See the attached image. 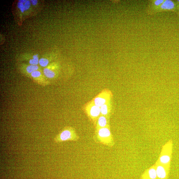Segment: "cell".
<instances>
[{
    "label": "cell",
    "instance_id": "obj_1",
    "mask_svg": "<svg viewBox=\"0 0 179 179\" xmlns=\"http://www.w3.org/2000/svg\"><path fill=\"white\" fill-rule=\"evenodd\" d=\"M79 137L73 129L66 127L54 139V142L59 143L64 141H77Z\"/></svg>",
    "mask_w": 179,
    "mask_h": 179
},
{
    "label": "cell",
    "instance_id": "obj_2",
    "mask_svg": "<svg viewBox=\"0 0 179 179\" xmlns=\"http://www.w3.org/2000/svg\"><path fill=\"white\" fill-rule=\"evenodd\" d=\"M172 146L171 141H169L164 145L162 149L157 163L170 168L171 161Z\"/></svg>",
    "mask_w": 179,
    "mask_h": 179
},
{
    "label": "cell",
    "instance_id": "obj_3",
    "mask_svg": "<svg viewBox=\"0 0 179 179\" xmlns=\"http://www.w3.org/2000/svg\"><path fill=\"white\" fill-rule=\"evenodd\" d=\"M155 166L158 179H167L170 168L157 163Z\"/></svg>",
    "mask_w": 179,
    "mask_h": 179
},
{
    "label": "cell",
    "instance_id": "obj_4",
    "mask_svg": "<svg viewBox=\"0 0 179 179\" xmlns=\"http://www.w3.org/2000/svg\"><path fill=\"white\" fill-rule=\"evenodd\" d=\"M177 4L175 2L171 0H164V2L157 9L162 11H175Z\"/></svg>",
    "mask_w": 179,
    "mask_h": 179
},
{
    "label": "cell",
    "instance_id": "obj_5",
    "mask_svg": "<svg viewBox=\"0 0 179 179\" xmlns=\"http://www.w3.org/2000/svg\"><path fill=\"white\" fill-rule=\"evenodd\" d=\"M142 179H158L155 166L149 169L142 175Z\"/></svg>",
    "mask_w": 179,
    "mask_h": 179
},
{
    "label": "cell",
    "instance_id": "obj_6",
    "mask_svg": "<svg viewBox=\"0 0 179 179\" xmlns=\"http://www.w3.org/2000/svg\"><path fill=\"white\" fill-rule=\"evenodd\" d=\"M98 135L99 138L103 140H107L111 138V133L109 129L107 128H102L99 129Z\"/></svg>",
    "mask_w": 179,
    "mask_h": 179
},
{
    "label": "cell",
    "instance_id": "obj_7",
    "mask_svg": "<svg viewBox=\"0 0 179 179\" xmlns=\"http://www.w3.org/2000/svg\"><path fill=\"white\" fill-rule=\"evenodd\" d=\"M101 110L100 107L94 106L91 109L90 113L92 116L94 117H98L100 114Z\"/></svg>",
    "mask_w": 179,
    "mask_h": 179
},
{
    "label": "cell",
    "instance_id": "obj_8",
    "mask_svg": "<svg viewBox=\"0 0 179 179\" xmlns=\"http://www.w3.org/2000/svg\"><path fill=\"white\" fill-rule=\"evenodd\" d=\"M43 73H44V74L46 76L49 78H54L55 75V72L47 68H45L43 69Z\"/></svg>",
    "mask_w": 179,
    "mask_h": 179
},
{
    "label": "cell",
    "instance_id": "obj_9",
    "mask_svg": "<svg viewBox=\"0 0 179 179\" xmlns=\"http://www.w3.org/2000/svg\"><path fill=\"white\" fill-rule=\"evenodd\" d=\"M106 102L105 99L100 97L96 98L94 100L95 106L99 107H101V106L105 105Z\"/></svg>",
    "mask_w": 179,
    "mask_h": 179
},
{
    "label": "cell",
    "instance_id": "obj_10",
    "mask_svg": "<svg viewBox=\"0 0 179 179\" xmlns=\"http://www.w3.org/2000/svg\"><path fill=\"white\" fill-rule=\"evenodd\" d=\"M98 124L99 126L101 127H105L107 124V120L106 118L104 116H101L98 119Z\"/></svg>",
    "mask_w": 179,
    "mask_h": 179
},
{
    "label": "cell",
    "instance_id": "obj_11",
    "mask_svg": "<svg viewBox=\"0 0 179 179\" xmlns=\"http://www.w3.org/2000/svg\"><path fill=\"white\" fill-rule=\"evenodd\" d=\"M38 68L39 67L37 65H31L27 67L26 70L29 73H32L34 71H37Z\"/></svg>",
    "mask_w": 179,
    "mask_h": 179
},
{
    "label": "cell",
    "instance_id": "obj_12",
    "mask_svg": "<svg viewBox=\"0 0 179 179\" xmlns=\"http://www.w3.org/2000/svg\"><path fill=\"white\" fill-rule=\"evenodd\" d=\"M38 54L33 55V59H31L29 61V63L31 65H37L39 63Z\"/></svg>",
    "mask_w": 179,
    "mask_h": 179
},
{
    "label": "cell",
    "instance_id": "obj_13",
    "mask_svg": "<svg viewBox=\"0 0 179 179\" xmlns=\"http://www.w3.org/2000/svg\"><path fill=\"white\" fill-rule=\"evenodd\" d=\"M49 63V60L45 58H42L39 60L40 65L42 67H45L47 66Z\"/></svg>",
    "mask_w": 179,
    "mask_h": 179
},
{
    "label": "cell",
    "instance_id": "obj_14",
    "mask_svg": "<svg viewBox=\"0 0 179 179\" xmlns=\"http://www.w3.org/2000/svg\"><path fill=\"white\" fill-rule=\"evenodd\" d=\"M164 0H156L153 1L152 4L155 7L156 9H157L164 2Z\"/></svg>",
    "mask_w": 179,
    "mask_h": 179
},
{
    "label": "cell",
    "instance_id": "obj_15",
    "mask_svg": "<svg viewBox=\"0 0 179 179\" xmlns=\"http://www.w3.org/2000/svg\"><path fill=\"white\" fill-rule=\"evenodd\" d=\"M25 1V0H20L19 1L17 4L18 8L20 9L22 13H23L25 11L24 8V3Z\"/></svg>",
    "mask_w": 179,
    "mask_h": 179
},
{
    "label": "cell",
    "instance_id": "obj_16",
    "mask_svg": "<svg viewBox=\"0 0 179 179\" xmlns=\"http://www.w3.org/2000/svg\"><path fill=\"white\" fill-rule=\"evenodd\" d=\"M100 110L101 114L104 115L107 114L108 112L107 105L105 104L101 106L100 107Z\"/></svg>",
    "mask_w": 179,
    "mask_h": 179
},
{
    "label": "cell",
    "instance_id": "obj_17",
    "mask_svg": "<svg viewBox=\"0 0 179 179\" xmlns=\"http://www.w3.org/2000/svg\"><path fill=\"white\" fill-rule=\"evenodd\" d=\"M31 2L29 1L25 0L24 3V8L25 11L29 9L31 5Z\"/></svg>",
    "mask_w": 179,
    "mask_h": 179
},
{
    "label": "cell",
    "instance_id": "obj_18",
    "mask_svg": "<svg viewBox=\"0 0 179 179\" xmlns=\"http://www.w3.org/2000/svg\"><path fill=\"white\" fill-rule=\"evenodd\" d=\"M41 72L39 71H34L31 73V76L34 78H37L41 75Z\"/></svg>",
    "mask_w": 179,
    "mask_h": 179
},
{
    "label": "cell",
    "instance_id": "obj_19",
    "mask_svg": "<svg viewBox=\"0 0 179 179\" xmlns=\"http://www.w3.org/2000/svg\"><path fill=\"white\" fill-rule=\"evenodd\" d=\"M31 2L33 5L34 6L37 5V2H38L37 0H31Z\"/></svg>",
    "mask_w": 179,
    "mask_h": 179
},
{
    "label": "cell",
    "instance_id": "obj_20",
    "mask_svg": "<svg viewBox=\"0 0 179 179\" xmlns=\"http://www.w3.org/2000/svg\"><path fill=\"white\" fill-rule=\"evenodd\" d=\"M176 3H177V4H178V7H179V0H178V1H177V2H176Z\"/></svg>",
    "mask_w": 179,
    "mask_h": 179
}]
</instances>
